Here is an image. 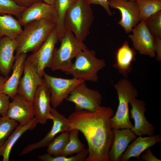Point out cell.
Masks as SVG:
<instances>
[{
  "label": "cell",
  "instance_id": "9c48e42d",
  "mask_svg": "<svg viewBox=\"0 0 161 161\" xmlns=\"http://www.w3.org/2000/svg\"><path fill=\"white\" fill-rule=\"evenodd\" d=\"M42 77L50 91V103L55 109L61 104L77 85L84 81L74 78L66 79L55 77L45 72Z\"/></svg>",
  "mask_w": 161,
  "mask_h": 161
},
{
  "label": "cell",
  "instance_id": "e0dca14e",
  "mask_svg": "<svg viewBox=\"0 0 161 161\" xmlns=\"http://www.w3.org/2000/svg\"><path fill=\"white\" fill-rule=\"evenodd\" d=\"M50 100V91L44 79L37 89L33 103L35 117L38 123L45 124L48 119L51 120Z\"/></svg>",
  "mask_w": 161,
  "mask_h": 161
},
{
  "label": "cell",
  "instance_id": "6da1fadb",
  "mask_svg": "<svg viewBox=\"0 0 161 161\" xmlns=\"http://www.w3.org/2000/svg\"><path fill=\"white\" fill-rule=\"evenodd\" d=\"M114 114L110 107L101 106L95 112L75 110L69 116V131L78 130L87 142L86 161H109L108 152L114 140L110 120Z\"/></svg>",
  "mask_w": 161,
  "mask_h": 161
},
{
  "label": "cell",
  "instance_id": "8992f818",
  "mask_svg": "<svg viewBox=\"0 0 161 161\" xmlns=\"http://www.w3.org/2000/svg\"><path fill=\"white\" fill-rule=\"evenodd\" d=\"M58 48H55L50 67L52 71L67 72L70 68L72 60L81 51L87 48L83 41L78 39L71 31L66 30Z\"/></svg>",
  "mask_w": 161,
  "mask_h": 161
},
{
  "label": "cell",
  "instance_id": "5bb4252c",
  "mask_svg": "<svg viewBox=\"0 0 161 161\" xmlns=\"http://www.w3.org/2000/svg\"><path fill=\"white\" fill-rule=\"evenodd\" d=\"M51 113L52 116L51 120L53 123L50 130L41 140L26 147L20 154V155L29 153L36 149L47 146L57 134L63 132H69V122L68 118L60 114L53 107L51 109Z\"/></svg>",
  "mask_w": 161,
  "mask_h": 161
},
{
  "label": "cell",
  "instance_id": "f35d334b",
  "mask_svg": "<svg viewBox=\"0 0 161 161\" xmlns=\"http://www.w3.org/2000/svg\"><path fill=\"white\" fill-rule=\"evenodd\" d=\"M43 2L50 5L53 4L55 0H41Z\"/></svg>",
  "mask_w": 161,
  "mask_h": 161
},
{
  "label": "cell",
  "instance_id": "60d3db41",
  "mask_svg": "<svg viewBox=\"0 0 161 161\" xmlns=\"http://www.w3.org/2000/svg\"><path fill=\"white\" fill-rule=\"evenodd\" d=\"M130 0V1H136L137 0Z\"/></svg>",
  "mask_w": 161,
  "mask_h": 161
},
{
  "label": "cell",
  "instance_id": "ac0fdd59",
  "mask_svg": "<svg viewBox=\"0 0 161 161\" xmlns=\"http://www.w3.org/2000/svg\"><path fill=\"white\" fill-rule=\"evenodd\" d=\"M112 130L114 140L108 152V159L109 161H120L129 144L137 136L130 129H112Z\"/></svg>",
  "mask_w": 161,
  "mask_h": 161
},
{
  "label": "cell",
  "instance_id": "9a60e30c",
  "mask_svg": "<svg viewBox=\"0 0 161 161\" xmlns=\"http://www.w3.org/2000/svg\"><path fill=\"white\" fill-rule=\"evenodd\" d=\"M10 103L6 116L18 122L21 125L30 123L35 117L32 103L17 94Z\"/></svg>",
  "mask_w": 161,
  "mask_h": 161
},
{
  "label": "cell",
  "instance_id": "2e32d148",
  "mask_svg": "<svg viewBox=\"0 0 161 161\" xmlns=\"http://www.w3.org/2000/svg\"><path fill=\"white\" fill-rule=\"evenodd\" d=\"M131 108L130 117L134 122V125L131 131L136 135L148 136L154 135L155 127L146 119L144 113L146 111L145 102L135 98L130 103Z\"/></svg>",
  "mask_w": 161,
  "mask_h": 161
},
{
  "label": "cell",
  "instance_id": "f1b7e54d",
  "mask_svg": "<svg viewBox=\"0 0 161 161\" xmlns=\"http://www.w3.org/2000/svg\"><path fill=\"white\" fill-rule=\"evenodd\" d=\"M18 122L6 116L0 119V148L18 126Z\"/></svg>",
  "mask_w": 161,
  "mask_h": 161
},
{
  "label": "cell",
  "instance_id": "ffe728a7",
  "mask_svg": "<svg viewBox=\"0 0 161 161\" xmlns=\"http://www.w3.org/2000/svg\"><path fill=\"white\" fill-rule=\"evenodd\" d=\"M134 140L127 147L120 161H128L131 157H135L139 160L140 156L143 151L161 141V136L160 134L145 137L140 136Z\"/></svg>",
  "mask_w": 161,
  "mask_h": 161
},
{
  "label": "cell",
  "instance_id": "7402d4cb",
  "mask_svg": "<svg viewBox=\"0 0 161 161\" xmlns=\"http://www.w3.org/2000/svg\"><path fill=\"white\" fill-rule=\"evenodd\" d=\"M27 57L26 53H21L16 58L12 68L11 75L6 80L2 92L12 100L17 94V89L21 76L23 73L25 61Z\"/></svg>",
  "mask_w": 161,
  "mask_h": 161
},
{
  "label": "cell",
  "instance_id": "b9f144b4",
  "mask_svg": "<svg viewBox=\"0 0 161 161\" xmlns=\"http://www.w3.org/2000/svg\"><path fill=\"white\" fill-rule=\"evenodd\" d=\"M0 115H0V119L1 118V117H0Z\"/></svg>",
  "mask_w": 161,
  "mask_h": 161
},
{
  "label": "cell",
  "instance_id": "d6a6232c",
  "mask_svg": "<svg viewBox=\"0 0 161 161\" xmlns=\"http://www.w3.org/2000/svg\"><path fill=\"white\" fill-rule=\"evenodd\" d=\"M10 98L5 94L0 93V114L1 117L6 116L10 103Z\"/></svg>",
  "mask_w": 161,
  "mask_h": 161
},
{
  "label": "cell",
  "instance_id": "1f68e13d",
  "mask_svg": "<svg viewBox=\"0 0 161 161\" xmlns=\"http://www.w3.org/2000/svg\"><path fill=\"white\" fill-rule=\"evenodd\" d=\"M144 21L154 37L161 38V11L152 15Z\"/></svg>",
  "mask_w": 161,
  "mask_h": 161
},
{
  "label": "cell",
  "instance_id": "83f0119b",
  "mask_svg": "<svg viewBox=\"0 0 161 161\" xmlns=\"http://www.w3.org/2000/svg\"><path fill=\"white\" fill-rule=\"evenodd\" d=\"M69 138V132H61L47 146V153L54 156L60 155L67 143Z\"/></svg>",
  "mask_w": 161,
  "mask_h": 161
},
{
  "label": "cell",
  "instance_id": "484cf974",
  "mask_svg": "<svg viewBox=\"0 0 161 161\" xmlns=\"http://www.w3.org/2000/svg\"><path fill=\"white\" fill-rule=\"evenodd\" d=\"M140 21L161 10V0H137Z\"/></svg>",
  "mask_w": 161,
  "mask_h": 161
},
{
  "label": "cell",
  "instance_id": "d4e9b609",
  "mask_svg": "<svg viewBox=\"0 0 161 161\" xmlns=\"http://www.w3.org/2000/svg\"><path fill=\"white\" fill-rule=\"evenodd\" d=\"M78 0H55L54 4L56 9L58 21L56 28L58 40L60 42L62 39L66 30L64 25V21L66 14L68 10Z\"/></svg>",
  "mask_w": 161,
  "mask_h": 161
},
{
  "label": "cell",
  "instance_id": "3957f363",
  "mask_svg": "<svg viewBox=\"0 0 161 161\" xmlns=\"http://www.w3.org/2000/svg\"><path fill=\"white\" fill-rule=\"evenodd\" d=\"M94 20L93 12L88 0H78L67 11L64 25L78 40H85Z\"/></svg>",
  "mask_w": 161,
  "mask_h": 161
},
{
  "label": "cell",
  "instance_id": "277c9868",
  "mask_svg": "<svg viewBox=\"0 0 161 161\" xmlns=\"http://www.w3.org/2000/svg\"><path fill=\"white\" fill-rule=\"evenodd\" d=\"M116 90L119 104L115 114L111 117L110 124L112 129H133L134 126L129 118V105L138 95L137 89L127 78L119 80L114 85Z\"/></svg>",
  "mask_w": 161,
  "mask_h": 161
},
{
  "label": "cell",
  "instance_id": "d590c367",
  "mask_svg": "<svg viewBox=\"0 0 161 161\" xmlns=\"http://www.w3.org/2000/svg\"><path fill=\"white\" fill-rule=\"evenodd\" d=\"M145 152L142 155L140 158L145 161H161L160 160L155 157L152 153L150 147L146 150Z\"/></svg>",
  "mask_w": 161,
  "mask_h": 161
},
{
  "label": "cell",
  "instance_id": "f546056e",
  "mask_svg": "<svg viewBox=\"0 0 161 161\" xmlns=\"http://www.w3.org/2000/svg\"><path fill=\"white\" fill-rule=\"evenodd\" d=\"M88 149H85L76 155L70 157L63 155L54 156L48 153L38 156L42 161H84L88 154Z\"/></svg>",
  "mask_w": 161,
  "mask_h": 161
},
{
  "label": "cell",
  "instance_id": "7a4b0ae2",
  "mask_svg": "<svg viewBox=\"0 0 161 161\" xmlns=\"http://www.w3.org/2000/svg\"><path fill=\"white\" fill-rule=\"evenodd\" d=\"M56 25L45 19L32 21L24 25L22 32L15 39L17 44L16 59L21 53L33 52L37 50Z\"/></svg>",
  "mask_w": 161,
  "mask_h": 161
},
{
  "label": "cell",
  "instance_id": "ab89813d",
  "mask_svg": "<svg viewBox=\"0 0 161 161\" xmlns=\"http://www.w3.org/2000/svg\"><path fill=\"white\" fill-rule=\"evenodd\" d=\"M1 156V150L0 149V157Z\"/></svg>",
  "mask_w": 161,
  "mask_h": 161
},
{
  "label": "cell",
  "instance_id": "d6986e66",
  "mask_svg": "<svg viewBox=\"0 0 161 161\" xmlns=\"http://www.w3.org/2000/svg\"><path fill=\"white\" fill-rule=\"evenodd\" d=\"M17 44L15 39L6 36L0 38V73L6 77L12 69L16 60L14 52Z\"/></svg>",
  "mask_w": 161,
  "mask_h": 161
},
{
  "label": "cell",
  "instance_id": "52a82bcc",
  "mask_svg": "<svg viewBox=\"0 0 161 161\" xmlns=\"http://www.w3.org/2000/svg\"><path fill=\"white\" fill-rule=\"evenodd\" d=\"M102 99L98 91L88 88L83 81L77 85L65 100L75 104V111L95 112L101 107Z\"/></svg>",
  "mask_w": 161,
  "mask_h": 161
},
{
  "label": "cell",
  "instance_id": "e575fe53",
  "mask_svg": "<svg viewBox=\"0 0 161 161\" xmlns=\"http://www.w3.org/2000/svg\"><path fill=\"white\" fill-rule=\"evenodd\" d=\"M154 47L156 58L159 61H161V38L154 37Z\"/></svg>",
  "mask_w": 161,
  "mask_h": 161
},
{
  "label": "cell",
  "instance_id": "4dcf8cb0",
  "mask_svg": "<svg viewBox=\"0 0 161 161\" xmlns=\"http://www.w3.org/2000/svg\"><path fill=\"white\" fill-rule=\"evenodd\" d=\"M26 8L18 5L13 0H0V13L9 14L17 18Z\"/></svg>",
  "mask_w": 161,
  "mask_h": 161
},
{
  "label": "cell",
  "instance_id": "4fadbf2b",
  "mask_svg": "<svg viewBox=\"0 0 161 161\" xmlns=\"http://www.w3.org/2000/svg\"><path fill=\"white\" fill-rule=\"evenodd\" d=\"M132 33L129 37L134 48L142 55L150 57H156L154 47V37L147 28L144 21H141L133 28Z\"/></svg>",
  "mask_w": 161,
  "mask_h": 161
},
{
  "label": "cell",
  "instance_id": "30bf717a",
  "mask_svg": "<svg viewBox=\"0 0 161 161\" xmlns=\"http://www.w3.org/2000/svg\"><path fill=\"white\" fill-rule=\"evenodd\" d=\"M110 7L119 10L121 19L118 24L126 33L140 22L138 6L136 1L126 0H108Z\"/></svg>",
  "mask_w": 161,
  "mask_h": 161
},
{
  "label": "cell",
  "instance_id": "cb8c5ba5",
  "mask_svg": "<svg viewBox=\"0 0 161 161\" xmlns=\"http://www.w3.org/2000/svg\"><path fill=\"white\" fill-rule=\"evenodd\" d=\"M23 30L18 20L13 15L0 13V38L6 36L15 39Z\"/></svg>",
  "mask_w": 161,
  "mask_h": 161
},
{
  "label": "cell",
  "instance_id": "5b68a950",
  "mask_svg": "<svg viewBox=\"0 0 161 161\" xmlns=\"http://www.w3.org/2000/svg\"><path fill=\"white\" fill-rule=\"evenodd\" d=\"M95 51L87 48L80 51L69 69L65 72L73 78L85 81L94 82L98 80V72L106 66L105 60L99 59Z\"/></svg>",
  "mask_w": 161,
  "mask_h": 161
},
{
  "label": "cell",
  "instance_id": "4316f807",
  "mask_svg": "<svg viewBox=\"0 0 161 161\" xmlns=\"http://www.w3.org/2000/svg\"><path fill=\"white\" fill-rule=\"evenodd\" d=\"M79 131L76 129L69 131L68 141L60 155L68 156L74 154H78L85 149L84 145L78 138Z\"/></svg>",
  "mask_w": 161,
  "mask_h": 161
},
{
  "label": "cell",
  "instance_id": "ba28073f",
  "mask_svg": "<svg viewBox=\"0 0 161 161\" xmlns=\"http://www.w3.org/2000/svg\"><path fill=\"white\" fill-rule=\"evenodd\" d=\"M58 41L56 27L42 45L26 59L42 77L45 69L51 67L55 46Z\"/></svg>",
  "mask_w": 161,
  "mask_h": 161
},
{
  "label": "cell",
  "instance_id": "44dd1931",
  "mask_svg": "<svg viewBox=\"0 0 161 161\" xmlns=\"http://www.w3.org/2000/svg\"><path fill=\"white\" fill-rule=\"evenodd\" d=\"M136 55L135 49L130 47L127 41H125L117 50L116 62L113 66L125 78H127L132 70V62L135 60Z\"/></svg>",
  "mask_w": 161,
  "mask_h": 161
},
{
  "label": "cell",
  "instance_id": "74e56055",
  "mask_svg": "<svg viewBox=\"0 0 161 161\" xmlns=\"http://www.w3.org/2000/svg\"><path fill=\"white\" fill-rule=\"evenodd\" d=\"M9 78L8 76L5 77L0 75V93L2 92L4 85Z\"/></svg>",
  "mask_w": 161,
  "mask_h": 161
},
{
  "label": "cell",
  "instance_id": "836d02e7",
  "mask_svg": "<svg viewBox=\"0 0 161 161\" xmlns=\"http://www.w3.org/2000/svg\"><path fill=\"white\" fill-rule=\"evenodd\" d=\"M88 1L90 4H96L100 5L104 9L109 16H112L113 13L110 9L108 0H88Z\"/></svg>",
  "mask_w": 161,
  "mask_h": 161
},
{
  "label": "cell",
  "instance_id": "7c38bea8",
  "mask_svg": "<svg viewBox=\"0 0 161 161\" xmlns=\"http://www.w3.org/2000/svg\"><path fill=\"white\" fill-rule=\"evenodd\" d=\"M23 76L21 78L17 89V94L23 97L27 101L33 103L38 86L43 82L42 78L31 63L26 60Z\"/></svg>",
  "mask_w": 161,
  "mask_h": 161
},
{
  "label": "cell",
  "instance_id": "8d00e7d4",
  "mask_svg": "<svg viewBox=\"0 0 161 161\" xmlns=\"http://www.w3.org/2000/svg\"><path fill=\"white\" fill-rule=\"evenodd\" d=\"M18 5L24 7H27L41 0H13Z\"/></svg>",
  "mask_w": 161,
  "mask_h": 161
},
{
  "label": "cell",
  "instance_id": "603a6c76",
  "mask_svg": "<svg viewBox=\"0 0 161 161\" xmlns=\"http://www.w3.org/2000/svg\"><path fill=\"white\" fill-rule=\"evenodd\" d=\"M38 123L35 117L30 123L25 125H18L2 146L0 148L3 161H8L11 149L18 140L26 131L34 129Z\"/></svg>",
  "mask_w": 161,
  "mask_h": 161
},
{
  "label": "cell",
  "instance_id": "8fae6325",
  "mask_svg": "<svg viewBox=\"0 0 161 161\" xmlns=\"http://www.w3.org/2000/svg\"><path fill=\"white\" fill-rule=\"evenodd\" d=\"M17 18L20 25L24 26L30 21L43 19L57 24L58 16L54 4H49L41 1L26 8Z\"/></svg>",
  "mask_w": 161,
  "mask_h": 161
}]
</instances>
